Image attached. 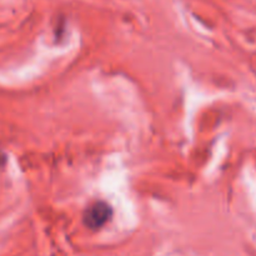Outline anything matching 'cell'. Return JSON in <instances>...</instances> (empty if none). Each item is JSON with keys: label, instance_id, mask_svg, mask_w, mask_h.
Segmentation results:
<instances>
[{"label": "cell", "instance_id": "obj_1", "mask_svg": "<svg viewBox=\"0 0 256 256\" xmlns=\"http://www.w3.org/2000/svg\"><path fill=\"white\" fill-rule=\"evenodd\" d=\"M112 215V210L109 204H106L105 202H95L94 204L86 208V210L84 212V216H82V220H84V224L89 229L96 230L104 226L109 222Z\"/></svg>", "mask_w": 256, "mask_h": 256}, {"label": "cell", "instance_id": "obj_2", "mask_svg": "<svg viewBox=\"0 0 256 256\" xmlns=\"http://www.w3.org/2000/svg\"><path fill=\"white\" fill-rule=\"evenodd\" d=\"M5 162V155L0 152V165H2Z\"/></svg>", "mask_w": 256, "mask_h": 256}]
</instances>
